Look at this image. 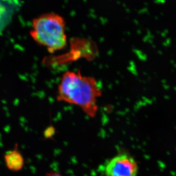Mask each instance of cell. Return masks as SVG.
Here are the masks:
<instances>
[{
	"label": "cell",
	"instance_id": "obj_1",
	"mask_svg": "<svg viewBox=\"0 0 176 176\" xmlns=\"http://www.w3.org/2000/svg\"><path fill=\"white\" fill-rule=\"evenodd\" d=\"M102 90L96 79L82 75L80 71H67L62 74L58 87L57 99L79 106L91 117L97 113V98Z\"/></svg>",
	"mask_w": 176,
	"mask_h": 176
},
{
	"label": "cell",
	"instance_id": "obj_2",
	"mask_svg": "<svg viewBox=\"0 0 176 176\" xmlns=\"http://www.w3.org/2000/svg\"><path fill=\"white\" fill-rule=\"evenodd\" d=\"M30 34L34 41L51 53L63 49L67 43L66 22L57 13H44L36 17Z\"/></svg>",
	"mask_w": 176,
	"mask_h": 176
},
{
	"label": "cell",
	"instance_id": "obj_3",
	"mask_svg": "<svg viewBox=\"0 0 176 176\" xmlns=\"http://www.w3.org/2000/svg\"><path fill=\"white\" fill-rule=\"evenodd\" d=\"M105 172L106 176H137L138 166L131 156L120 154L109 161Z\"/></svg>",
	"mask_w": 176,
	"mask_h": 176
},
{
	"label": "cell",
	"instance_id": "obj_4",
	"mask_svg": "<svg viewBox=\"0 0 176 176\" xmlns=\"http://www.w3.org/2000/svg\"><path fill=\"white\" fill-rule=\"evenodd\" d=\"M4 158L6 167L12 172L21 171L25 165L24 156L19 150L17 144L13 149L5 153Z\"/></svg>",
	"mask_w": 176,
	"mask_h": 176
},
{
	"label": "cell",
	"instance_id": "obj_5",
	"mask_svg": "<svg viewBox=\"0 0 176 176\" xmlns=\"http://www.w3.org/2000/svg\"><path fill=\"white\" fill-rule=\"evenodd\" d=\"M44 176H64L61 174L56 171L53 170H50L49 172H47Z\"/></svg>",
	"mask_w": 176,
	"mask_h": 176
}]
</instances>
